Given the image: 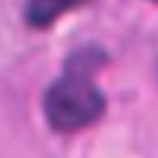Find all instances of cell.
Returning a JSON list of instances; mask_svg holds the SVG:
<instances>
[{"label":"cell","instance_id":"obj_2","mask_svg":"<svg viewBox=\"0 0 158 158\" xmlns=\"http://www.w3.org/2000/svg\"><path fill=\"white\" fill-rule=\"evenodd\" d=\"M84 0H27V22L35 27L52 25L62 12L77 7Z\"/></svg>","mask_w":158,"mask_h":158},{"label":"cell","instance_id":"obj_1","mask_svg":"<svg viewBox=\"0 0 158 158\" xmlns=\"http://www.w3.org/2000/svg\"><path fill=\"white\" fill-rule=\"evenodd\" d=\"M47 121L57 131H79L104 111V96L84 74H64L44 94Z\"/></svg>","mask_w":158,"mask_h":158}]
</instances>
